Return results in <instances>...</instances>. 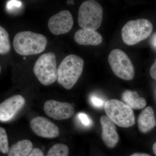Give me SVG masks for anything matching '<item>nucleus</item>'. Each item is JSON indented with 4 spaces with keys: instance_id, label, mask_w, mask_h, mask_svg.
<instances>
[{
    "instance_id": "f257e3e1",
    "label": "nucleus",
    "mask_w": 156,
    "mask_h": 156,
    "mask_svg": "<svg viewBox=\"0 0 156 156\" xmlns=\"http://www.w3.org/2000/svg\"><path fill=\"white\" fill-rule=\"evenodd\" d=\"M84 63L83 58L75 54H70L65 57L57 71L58 83L65 89H71L82 75Z\"/></svg>"
},
{
    "instance_id": "f03ea898",
    "label": "nucleus",
    "mask_w": 156,
    "mask_h": 156,
    "mask_svg": "<svg viewBox=\"0 0 156 156\" xmlns=\"http://www.w3.org/2000/svg\"><path fill=\"white\" fill-rule=\"evenodd\" d=\"M47 44L48 40L44 36L30 31L16 34L13 43L14 50L22 56L41 53L46 49Z\"/></svg>"
},
{
    "instance_id": "7ed1b4c3",
    "label": "nucleus",
    "mask_w": 156,
    "mask_h": 156,
    "mask_svg": "<svg viewBox=\"0 0 156 156\" xmlns=\"http://www.w3.org/2000/svg\"><path fill=\"white\" fill-rule=\"evenodd\" d=\"M103 9L96 1H85L79 8L78 21L79 26L85 30L96 31L101 25Z\"/></svg>"
},
{
    "instance_id": "20e7f679",
    "label": "nucleus",
    "mask_w": 156,
    "mask_h": 156,
    "mask_svg": "<svg viewBox=\"0 0 156 156\" xmlns=\"http://www.w3.org/2000/svg\"><path fill=\"white\" fill-rule=\"evenodd\" d=\"M104 109L109 119L120 127L129 128L135 124L133 110L121 101L110 99L105 102Z\"/></svg>"
},
{
    "instance_id": "39448f33",
    "label": "nucleus",
    "mask_w": 156,
    "mask_h": 156,
    "mask_svg": "<svg viewBox=\"0 0 156 156\" xmlns=\"http://www.w3.org/2000/svg\"><path fill=\"white\" fill-rule=\"evenodd\" d=\"M153 29L152 24L147 19L128 21L122 29L123 41L129 46L136 44L148 37L152 32Z\"/></svg>"
},
{
    "instance_id": "423d86ee",
    "label": "nucleus",
    "mask_w": 156,
    "mask_h": 156,
    "mask_svg": "<svg viewBox=\"0 0 156 156\" xmlns=\"http://www.w3.org/2000/svg\"><path fill=\"white\" fill-rule=\"evenodd\" d=\"M56 56L50 52L42 54L37 59L33 68L35 75L44 86L53 84L57 79Z\"/></svg>"
},
{
    "instance_id": "0eeeda50",
    "label": "nucleus",
    "mask_w": 156,
    "mask_h": 156,
    "mask_svg": "<svg viewBox=\"0 0 156 156\" xmlns=\"http://www.w3.org/2000/svg\"><path fill=\"white\" fill-rule=\"evenodd\" d=\"M108 61L112 70L118 77L125 80H131L134 78V66L122 50L118 49L112 50Z\"/></svg>"
},
{
    "instance_id": "6e6552de",
    "label": "nucleus",
    "mask_w": 156,
    "mask_h": 156,
    "mask_svg": "<svg viewBox=\"0 0 156 156\" xmlns=\"http://www.w3.org/2000/svg\"><path fill=\"white\" fill-rule=\"evenodd\" d=\"M72 15L68 10H63L50 17L48 27L52 34L56 35L67 33L73 25Z\"/></svg>"
},
{
    "instance_id": "1a4fd4ad",
    "label": "nucleus",
    "mask_w": 156,
    "mask_h": 156,
    "mask_svg": "<svg viewBox=\"0 0 156 156\" xmlns=\"http://www.w3.org/2000/svg\"><path fill=\"white\" fill-rule=\"evenodd\" d=\"M45 113L56 120L69 119L74 114L75 110L71 104L54 100L47 101L44 106Z\"/></svg>"
},
{
    "instance_id": "9d476101",
    "label": "nucleus",
    "mask_w": 156,
    "mask_h": 156,
    "mask_svg": "<svg viewBox=\"0 0 156 156\" xmlns=\"http://www.w3.org/2000/svg\"><path fill=\"white\" fill-rule=\"evenodd\" d=\"M30 126L35 134L44 138H56L59 134L58 127L44 117L38 116L32 119Z\"/></svg>"
},
{
    "instance_id": "9b49d317",
    "label": "nucleus",
    "mask_w": 156,
    "mask_h": 156,
    "mask_svg": "<svg viewBox=\"0 0 156 156\" xmlns=\"http://www.w3.org/2000/svg\"><path fill=\"white\" fill-rule=\"evenodd\" d=\"M25 103L24 98L19 95L11 96L3 101L0 104L1 122H8L13 119Z\"/></svg>"
},
{
    "instance_id": "f8f14e48",
    "label": "nucleus",
    "mask_w": 156,
    "mask_h": 156,
    "mask_svg": "<svg viewBox=\"0 0 156 156\" xmlns=\"http://www.w3.org/2000/svg\"><path fill=\"white\" fill-rule=\"evenodd\" d=\"M100 121L102 127L101 138L104 143L110 148L115 147L119 140L115 124L106 115L101 116Z\"/></svg>"
},
{
    "instance_id": "ddd939ff",
    "label": "nucleus",
    "mask_w": 156,
    "mask_h": 156,
    "mask_svg": "<svg viewBox=\"0 0 156 156\" xmlns=\"http://www.w3.org/2000/svg\"><path fill=\"white\" fill-rule=\"evenodd\" d=\"M74 38L78 44L86 46H96L103 41L102 36L96 31L83 29L76 31Z\"/></svg>"
},
{
    "instance_id": "4468645a",
    "label": "nucleus",
    "mask_w": 156,
    "mask_h": 156,
    "mask_svg": "<svg viewBox=\"0 0 156 156\" xmlns=\"http://www.w3.org/2000/svg\"><path fill=\"white\" fill-rule=\"evenodd\" d=\"M156 126L154 113L151 106L146 108L140 113L137 119V126L140 131L147 133Z\"/></svg>"
},
{
    "instance_id": "2eb2a0df",
    "label": "nucleus",
    "mask_w": 156,
    "mask_h": 156,
    "mask_svg": "<svg viewBox=\"0 0 156 156\" xmlns=\"http://www.w3.org/2000/svg\"><path fill=\"white\" fill-rule=\"evenodd\" d=\"M122 98L124 103L134 109H141L146 105L145 99L140 97L136 91L125 90L122 93Z\"/></svg>"
},
{
    "instance_id": "dca6fc26",
    "label": "nucleus",
    "mask_w": 156,
    "mask_h": 156,
    "mask_svg": "<svg viewBox=\"0 0 156 156\" xmlns=\"http://www.w3.org/2000/svg\"><path fill=\"white\" fill-rule=\"evenodd\" d=\"M32 150L33 144L30 140H19L9 148L8 156H28Z\"/></svg>"
},
{
    "instance_id": "f3484780",
    "label": "nucleus",
    "mask_w": 156,
    "mask_h": 156,
    "mask_svg": "<svg viewBox=\"0 0 156 156\" xmlns=\"http://www.w3.org/2000/svg\"><path fill=\"white\" fill-rule=\"evenodd\" d=\"M9 34L4 27H0V54H7L11 50Z\"/></svg>"
},
{
    "instance_id": "a211bd4d",
    "label": "nucleus",
    "mask_w": 156,
    "mask_h": 156,
    "mask_svg": "<svg viewBox=\"0 0 156 156\" xmlns=\"http://www.w3.org/2000/svg\"><path fill=\"white\" fill-rule=\"evenodd\" d=\"M69 152L67 145L63 144H56L50 148L47 156H68Z\"/></svg>"
},
{
    "instance_id": "6ab92c4d",
    "label": "nucleus",
    "mask_w": 156,
    "mask_h": 156,
    "mask_svg": "<svg viewBox=\"0 0 156 156\" xmlns=\"http://www.w3.org/2000/svg\"><path fill=\"white\" fill-rule=\"evenodd\" d=\"M9 150V140L5 130L0 128V151L2 153H8Z\"/></svg>"
},
{
    "instance_id": "aec40b11",
    "label": "nucleus",
    "mask_w": 156,
    "mask_h": 156,
    "mask_svg": "<svg viewBox=\"0 0 156 156\" xmlns=\"http://www.w3.org/2000/svg\"><path fill=\"white\" fill-rule=\"evenodd\" d=\"M78 118L80 120L81 122L85 126H89L91 124V120L86 114L80 113L78 115Z\"/></svg>"
},
{
    "instance_id": "412c9836",
    "label": "nucleus",
    "mask_w": 156,
    "mask_h": 156,
    "mask_svg": "<svg viewBox=\"0 0 156 156\" xmlns=\"http://www.w3.org/2000/svg\"><path fill=\"white\" fill-rule=\"evenodd\" d=\"M91 101H92V103L95 106L98 107H104L105 104L104 101L98 98L95 97V96H92L91 98Z\"/></svg>"
},
{
    "instance_id": "4be33fe9",
    "label": "nucleus",
    "mask_w": 156,
    "mask_h": 156,
    "mask_svg": "<svg viewBox=\"0 0 156 156\" xmlns=\"http://www.w3.org/2000/svg\"><path fill=\"white\" fill-rule=\"evenodd\" d=\"M22 5V3L20 1H10L7 3V7L9 10H11L15 7L19 8Z\"/></svg>"
},
{
    "instance_id": "5701e85b",
    "label": "nucleus",
    "mask_w": 156,
    "mask_h": 156,
    "mask_svg": "<svg viewBox=\"0 0 156 156\" xmlns=\"http://www.w3.org/2000/svg\"><path fill=\"white\" fill-rule=\"evenodd\" d=\"M150 74L152 79L156 80V58L150 69Z\"/></svg>"
},
{
    "instance_id": "b1692460",
    "label": "nucleus",
    "mask_w": 156,
    "mask_h": 156,
    "mask_svg": "<svg viewBox=\"0 0 156 156\" xmlns=\"http://www.w3.org/2000/svg\"><path fill=\"white\" fill-rule=\"evenodd\" d=\"M28 156H44L43 151L37 148H34Z\"/></svg>"
},
{
    "instance_id": "393cba45",
    "label": "nucleus",
    "mask_w": 156,
    "mask_h": 156,
    "mask_svg": "<svg viewBox=\"0 0 156 156\" xmlns=\"http://www.w3.org/2000/svg\"><path fill=\"white\" fill-rule=\"evenodd\" d=\"M150 44L151 47L156 50V32L151 37Z\"/></svg>"
},
{
    "instance_id": "a878e982",
    "label": "nucleus",
    "mask_w": 156,
    "mask_h": 156,
    "mask_svg": "<svg viewBox=\"0 0 156 156\" xmlns=\"http://www.w3.org/2000/svg\"><path fill=\"white\" fill-rule=\"evenodd\" d=\"M130 156H151L148 154L145 153H136L132 154Z\"/></svg>"
},
{
    "instance_id": "bb28decb",
    "label": "nucleus",
    "mask_w": 156,
    "mask_h": 156,
    "mask_svg": "<svg viewBox=\"0 0 156 156\" xmlns=\"http://www.w3.org/2000/svg\"><path fill=\"white\" fill-rule=\"evenodd\" d=\"M153 151L154 154L156 156V142L154 144L153 146Z\"/></svg>"
},
{
    "instance_id": "cd10ccee",
    "label": "nucleus",
    "mask_w": 156,
    "mask_h": 156,
    "mask_svg": "<svg viewBox=\"0 0 156 156\" xmlns=\"http://www.w3.org/2000/svg\"><path fill=\"white\" fill-rule=\"evenodd\" d=\"M67 4H69V5H74V1H67Z\"/></svg>"
}]
</instances>
